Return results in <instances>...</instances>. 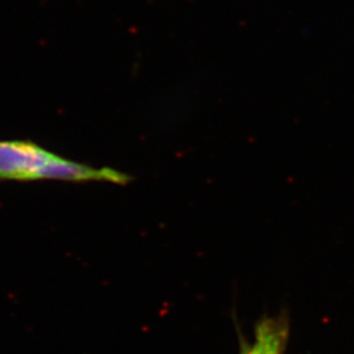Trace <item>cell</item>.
Here are the masks:
<instances>
[{
	"instance_id": "6da1fadb",
	"label": "cell",
	"mask_w": 354,
	"mask_h": 354,
	"mask_svg": "<svg viewBox=\"0 0 354 354\" xmlns=\"http://www.w3.org/2000/svg\"><path fill=\"white\" fill-rule=\"evenodd\" d=\"M90 166L52 153L29 140H0V180L88 182Z\"/></svg>"
},
{
	"instance_id": "7a4b0ae2",
	"label": "cell",
	"mask_w": 354,
	"mask_h": 354,
	"mask_svg": "<svg viewBox=\"0 0 354 354\" xmlns=\"http://www.w3.org/2000/svg\"><path fill=\"white\" fill-rule=\"evenodd\" d=\"M289 338V321L284 315L263 317L256 326L252 344L241 354H283Z\"/></svg>"
}]
</instances>
